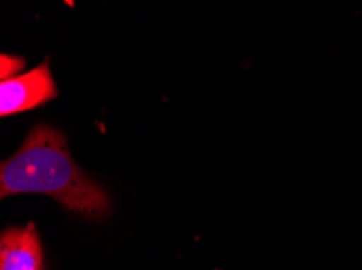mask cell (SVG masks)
Returning a JSON list of instances; mask_svg holds the SVG:
<instances>
[{
    "label": "cell",
    "mask_w": 362,
    "mask_h": 270,
    "mask_svg": "<svg viewBox=\"0 0 362 270\" xmlns=\"http://www.w3.org/2000/svg\"><path fill=\"white\" fill-rule=\"evenodd\" d=\"M56 81L52 78L51 65L46 60L40 67L23 75L12 76L0 82V115L28 112L57 97Z\"/></svg>",
    "instance_id": "2"
},
{
    "label": "cell",
    "mask_w": 362,
    "mask_h": 270,
    "mask_svg": "<svg viewBox=\"0 0 362 270\" xmlns=\"http://www.w3.org/2000/svg\"><path fill=\"white\" fill-rule=\"evenodd\" d=\"M2 80L12 78V75L15 71H18L25 67V60H21L18 57H8V55L2 54Z\"/></svg>",
    "instance_id": "4"
},
{
    "label": "cell",
    "mask_w": 362,
    "mask_h": 270,
    "mask_svg": "<svg viewBox=\"0 0 362 270\" xmlns=\"http://www.w3.org/2000/svg\"><path fill=\"white\" fill-rule=\"evenodd\" d=\"M0 270H44V256L35 223L10 227L0 236Z\"/></svg>",
    "instance_id": "3"
},
{
    "label": "cell",
    "mask_w": 362,
    "mask_h": 270,
    "mask_svg": "<svg viewBox=\"0 0 362 270\" xmlns=\"http://www.w3.org/2000/svg\"><path fill=\"white\" fill-rule=\"evenodd\" d=\"M37 192L90 220L111 214L104 186L88 176L70 156L67 137L49 125H36L12 157L0 164V197Z\"/></svg>",
    "instance_id": "1"
}]
</instances>
